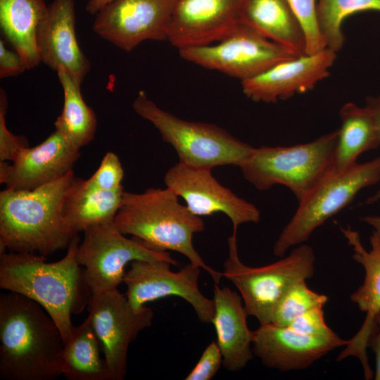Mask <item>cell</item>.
<instances>
[{
	"label": "cell",
	"instance_id": "cell-26",
	"mask_svg": "<svg viewBox=\"0 0 380 380\" xmlns=\"http://www.w3.org/2000/svg\"><path fill=\"white\" fill-rule=\"evenodd\" d=\"M89 316L74 326L62 353V375L68 380H114Z\"/></svg>",
	"mask_w": 380,
	"mask_h": 380
},
{
	"label": "cell",
	"instance_id": "cell-2",
	"mask_svg": "<svg viewBox=\"0 0 380 380\" xmlns=\"http://www.w3.org/2000/svg\"><path fill=\"white\" fill-rule=\"evenodd\" d=\"M77 235L66 255L55 262L34 253H0V288L39 304L56 323L64 343L74 325L71 316L81 313L91 297L84 270L77 262Z\"/></svg>",
	"mask_w": 380,
	"mask_h": 380
},
{
	"label": "cell",
	"instance_id": "cell-37",
	"mask_svg": "<svg viewBox=\"0 0 380 380\" xmlns=\"http://www.w3.org/2000/svg\"><path fill=\"white\" fill-rule=\"evenodd\" d=\"M365 106L372 115L380 143V95L367 97Z\"/></svg>",
	"mask_w": 380,
	"mask_h": 380
},
{
	"label": "cell",
	"instance_id": "cell-24",
	"mask_svg": "<svg viewBox=\"0 0 380 380\" xmlns=\"http://www.w3.org/2000/svg\"><path fill=\"white\" fill-rule=\"evenodd\" d=\"M47 10L45 0H0L1 32L23 58L27 70L34 68L40 63L36 31Z\"/></svg>",
	"mask_w": 380,
	"mask_h": 380
},
{
	"label": "cell",
	"instance_id": "cell-36",
	"mask_svg": "<svg viewBox=\"0 0 380 380\" xmlns=\"http://www.w3.org/2000/svg\"><path fill=\"white\" fill-rule=\"evenodd\" d=\"M376 331L369 339L368 347L371 348L375 355L376 369L374 379L380 380V312L375 317Z\"/></svg>",
	"mask_w": 380,
	"mask_h": 380
},
{
	"label": "cell",
	"instance_id": "cell-30",
	"mask_svg": "<svg viewBox=\"0 0 380 380\" xmlns=\"http://www.w3.org/2000/svg\"><path fill=\"white\" fill-rule=\"evenodd\" d=\"M298 18L306 39V53L312 54L327 48L319 30L315 0H288Z\"/></svg>",
	"mask_w": 380,
	"mask_h": 380
},
{
	"label": "cell",
	"instance_id": "cell-15",
	"mask_svg": "<svg viewBox=\"0 0 380 380\" xmlns=\"http://www.w3.org/2000/svg\"><path fill=\"white\" fill-rule=\"evenodd\" d=\"M337 53L326 48L280 62L241 81L243 93L255 102L276 103L312 89L329 75Z\"/></svg>",
	"mask_w": 380,
	"mask_h": 380
},
{
	"label": "cell",
	"instance_id": "cell-21",
	"mask_svg": "<svg viewBox=\"0 0 380 380\" xmlns=\"http://www.w3.org/2000/svg\"><path fill=\"white\" fill-rule=\"evenodd\" d=\"M213 293L215 314L211 323L222 353V366L229 372H238L253 357V331L248 327V315L240 294L217 284Z\"/></svg>",
	"mask_w": 380,
	"mask_h": 380
},
{
	"label": "cell",
	"instance_id": "cell-17",
	"mask_svg": "<svg viewBox=\"0 0 380 380\" xmlns=\"http://www.w3.org/2000/svg\"><path fill=\"white\" fill-rule=\"evenodd\" d=\"M241 0H176L167 40L178 49L220 42L239 23Z\"/></svg>",
	"mask_w": 380,
	"mask_h": 380
},
{
	"label": "cell",
	"instance_id": "cell-16",
	"mask_svg": "<svg viewBox=\"0 0 380 380\" xmlns=\"http://www.w3.org/2000/svg\"><path fill=\"white\" fill-rule=\"evenodd\" d=\"M341 232L351 246L353 258L365 270L363 283L350 296L361 312L366 313L365 321L356 334L348 340L344 349L336 360L355 357L361 362L366 379L373 377L367 355V348L372 336L376 331L375 317L380 312V239L375 232L369 237L371 248L367 251L362 244L357 231L350 225L340 227Z\"/></svg>",
	"mask_w": 380,
	"mask_h": 380
},
{
	"label": "cell",
	"instance_id": "cell-22",
	"mask_svg": "<svg viewBox=\"0 0 380 380\" xmlns=\"http://www.w3.org/2000/svg\"><path fill=\"white\" fill-rule=\"evenodd\" d=\"M239 23L253 28L296 56L307 54L304 32L288 0H241Z\"/></svg>",
	"mask_w": 380,
	"mask_h": 380
},
{
	"label": "cell",
	"instance_id": "cell-20",
	"mask_svg": "<svg viewBox=\"0 0 380 380\" xmlns=\"http://www.w3.org/2000/svg\"><path fill=\"white\" fill-rule=\"evenodd\" d=\"M40 62L53 70L63 67L82 85L90 63L80 49L75 33L74 0H53L36 31Z\"/></svg>",
	"mask_w": 380,
	"mask_h": 380
},
{
	"label": "cell",
	"instance_id": "cell-9",
	"mask_svg": "<svg viewBox=\"0 0 380 380\" xmlns=\"http://www.w3.org/2000/svg\"><path fill=\"white\" fill-rule=\"evenodd\" d=\"M83 232L75 259L84 267L91 295L118 289L123 282L125 266L134 260H164L174 266L179 264L169 252L153 249L135 236L126 237L114 221L91 226Z\"/></svg>",
	"mask_w": 380,
	"mask_h": 380
},
{
	"label": "cell",
	"instance_id": "cell-27",
	"mask_svg": "<svg viewBox=\"0 0 380 380\" xmlns=\"http://www.w3.org/2000/svg\"><path fill=\"white\" fill-rule=\"evenodd\" d=\"M63 91V107L54 125L65 140L77 150L89 144L94 138L97 119L81 94V86L63 67L56 71Z\"/></svg>",
	"mask_w": 380,
	"mask_h": 380
},
{
	"label": "cell",
	"instance_id": "cell-23",
	"mask_svg": "<svg viewBox=\"0 0 380 380\" xmlns=\"http://www.w3.org/2000/svg\"><path fill=\"white\" fill-rule=\"evenodd\" d=\"M122 186L113 190L89 188L77 177L63 205V217L76 234L103 222L114 221L123 198Z\"/></svg>",
	"mask_w": 380,
	"mask_h": 380
},
{
	"label": "cell",
	"instance_id": "cell-35",
	"mask_svg": "<svg viewBox=\"0 0 380 380\" xmlns=\"http://www.w3.org/2000/svg\"><path fill=\"white\" fill-rule=\"evenodd\" d=\"M27 70L23 58L15 51L6 48L4 41L0 40V77L17 76Z\"/></svg>",
	"mask_w": 380,
	"mask_h": 380
},
{
	"label": "cell",
	"instance_id": "cell-6",
	"mask_svg": "<svg viewBox=\"0 0 380 380\" xmlns=\"http://www.w3.org/2000/svg\"><path fill=\"white\" fill-rule=\"evenodd\" d=\"M132 107L154 125L185 165L211 170L227 165L239 167L254 148L215 125L182 120L164 110L142 90Z\"/></svg>",
	"mask_w": 380,
	"mask_h": 380
},
{
	"label": "cell",
	"instance_id": "cell-19",
	"mask_svg": "<svg viewBox=\"0 0 380 380\" xmlns=\"http://www.w3.org/2000/svg\"><path fill=\"white\" fill-rule=\"evenodd\" d=\"M80 156L55 129L43 142L20 150L12 164L0 161V183L13 190H33L72 171Z\"/></svg>",
	"mask_w": 380,
	"mask_h": 380
},
{
	"label": "cell",
	"instance_id": "cell-33",
	"mask_svg": "<svg viewBox=\"0 0 380 380\" xmlns=\"http://www.w3.org/2000/svg\"><path fill=\"white\" fill-rule=\"evenodd\" d=\"M322 308L318 306L305 312L287 327L296 332L309 336L329 337L336 335L326 324Z\"/></svg>",
	"mask_w": 380,
	"mask_h": 380
},
{
	"label": "cell",
	"instance_id": "cell-29",
	"mask_svg": "<svg viewBox=\"0 0 380 380\" xmlns=\"http://www.w3.org/2000/svg\"><path fill=\"white\" fill-rule=\"evenodd\" d=\"M327 300L326 295L311 290L305 281L298 282L289 288L279 300L272 323L287 327L298 316L312 308L324 306Z\"/></svg>",
	"mask_w": 380,
	"mask_h": 380
},
{
	"label": "cell",
	"instance_id": "cell-1",
	"mask_svg": "<svg viewBox=\"0 0 380 380\" xmlns=\"http://www.w3.org/2000/svg\"><path fill=\"white\" fill-rule=\"evenodd\" d=\"M64 341L56 323L37 302L0 294V379L52 380L62 375Z\"/></svg>",
	"mask_w": 380,
	"mask_h": 380
},
{
	"label": "cell",
	"instance_id": "cell-40",
	"mask_svg": "<svg viewBox=\"0 0 380 380\" xmlns=\"http://www.w3.org/2000/svg\"><path fill=\"white\" fill-rule=\"evenodd\" d=\"M380 200V187L377 191L372 196H369L365 202V204H372Z\"/></svg>",
	"mask_w": 380,
	"mask_h": 380
},
{
	"label": "cell",
	"instance_id": "cell-28",
	"mask_svg": "<svg viewBox=\"0 0 380 380\" xmlns=\"http://www.w3.org/2000/svg\"><path fill=\"white\" fill-rule=\"evenodd\" d=\"M365 11H380V0H319L317 20L327 48L337 53L343 46L341 26L350 15Z\"/></svg>",
	"mask_w": 380,
	"mask_h": 380
},
{
	"label": "cell",
	"instance_id": "cell-11",
	"mask_svg": "<svg viewBox=\"0 0 380 380\" xmlns=\"http://www.w3.org/2000/svg\"><path fill=\"white\" fill-rule=\"evenodd\" d=\"M164 260H134L125 272V296L136 310L153 300L177 296L189 303L201 322L211 323L215 314L213 298L205 297L198 288L201 267L189 262L179 271L170 270Z\"/></svg>",
	"mask_w": 380,
	"mask_h": 380
},
{
	"label": "cell",
	"instance_id": "cell-18",
	"mask_svg": "<svg viewBox=\"0 0 380 380\" xmlns=\"http://www.w3.org/2000/svg\"><path fill=\"white\" fill-rule=\"evenodd\" d=\"M347 343L338 334L309 336L269 323L260 324L253 331L252 350L265 367L284 372L306 369Z\"/></svg>",
	"mask_w": 380,
	"mask_h": 380
},
{
	"label": "cell",
	"instance_id": "cell-32",
	"mask_svg": "<svg viewBox=\"0 0 380 380\" xmlns=\"http://www.w3.org/2000/svg\"><path fill=\"white\" fill-rule=\"evenodd\" d=\"M8 98L3 88L0 89V161H13L18 153L28 147L25 137L15 135L8 130L6 124Z\"/></svg>",
	"mask_w": 380,
	"mask_h": 380
},
{
	"label": "cell",
	"instance_id": "cell-25",
	"mask_svg": "<svg viewBox=\"0 0 380 380\" xmlns=\"http://www.w3.org/2000/svg\"><path fill=\"white\" fill-rule=\"evenodd\" d=\"M341 125L332 157L329 172H340L357 163L364 152L380 146L372 115L364 106L348 102L339 113Z\"/></svg>",
	"mask_w": 380,
	"mask_h": 380
},
{
	"label": "cell",
	"instance_id": "cell-13",
	"mask_svg": "<svg viewBox=\"0 0 380 380\" xmlns=\"http://www.w3.org/2000/svg\"><path fill=\"white\" fill-rule=\"evenodd\" d=\"M176 0H113L96 14L93 30L125 51L146 40L167 39Z\"/></svg>",
	"mask_w": 380,
	"mask_h": 380
},
{
	"label": "cell",
	"instance_id": "cell-31",
	"mask_svg": "<svg viewBox=\"0 0 380 380\" xmlns=\"http://www.w3.org/2000/svg\"><path fill=\"white\" fill-rule=\"evenodd\" d=\"M124 170L118 156L108 151L103 158L96 171L90 178L84 180V184L100 190H113L122 185Z\"/></svg>",
	"mask_w": 380,
	"mask_h": 380
},
{
	"label": "cell",
	"instance_id": "cell-12",
	"mask_svg": "<svg viewBox=\"0 0 380 380\" xmlns=\"http://www.w3.org/2000/svg\"><path fill=\"white\" fill-rule=\"evenodd\" d=\"M87 308L114 380L124 379L129 347L141 331L151 327L154 316L152 309L146 306L134 309L125 294L118 289L91 295Z\"/></svg>",
	"mask_w": 380,
	"mask_h": 380
},
{
	"label": "cell",
	"instance_id": "cell-38",
	"mask_svg": "<svg viewBox=\"0 0 380 380\" xmlns=\"http://www.w3.org/2000/svg\"><path fill=\"white\" fill-rule=\"evenodd\" d=\"M113 0H88L85 10L91 15H96L105 6Z\"/></svg>",
	"mask_w": 380,
	"mask_h": 380
},
{
	"label": "cell",
	"instance_id": "cell-34",
	"mask_svg": "<svg viewBox=\"0 0 380 380\" xmlns=\"http://www.w3.org/2000/svg\"><path fill=\"white\" fill-rule=\"evenodd\" d=\"M222 365V356L215 341L204 349L198 362L184 378L185 380H210L217 374Z\"/></svg>",
	"mask_w": 380,
	"mask_h": 380
},
{
	"label": "cell",
	"instance_id": "cell-4",
	"mask_svg": "<svg viewBox=\"0 0 380 380\" xmlns=\"http://www.w3.org/2000/svg\"><path fill=\"white\" fill-rule=\"evenodd\" d=\"M114 224L124 234L135 236L151 248L173 251L207 272L219 284L222 272L208 265L193 245L194 234L204 229L201 217L178 201L170 188H149L143 193L125 191Z\"/></svg>",
	"mask_w": 380,
	"mask_h": 380
},
{
	"label": "cell",
	"instance_id": "cell-5",
	"mask_svg": "<svg viewBox=\"0 0 380 380\" xmlns=\"http://www.w3.org/2000/svg\"><path fill=\"white\" fill-rule=\"evenodd\" d=\"M338 134L336 129L305 144L254 148L239 167L258 190L283 185L300 202L329 171Z\"/></svg>",
	"mask_w": 380,
	"mask_h": 380
},
{
	"label": "cell",
	"instance_id": "cell-39",
	"mask_svg": "<svg viewBox=\"0 0 380 380\" xmlns=\"http://www.w3.org/2000/svg\"><path fill=\"white\" fill-rule=\"evenodd\" d=\"M360 220L371 226L380 239V216H365L361 217Z\"/></svg>",
	"mask_w": 380,
	"mask_h": 380
},
{
	"label": "cell",
	"instance_id": "cell-14",
	"mask_svg": "<svg viewBox=\"0 0 380 380\" xmlns=\"http://www.w3.org/2000/svg\"><path fill=\"white\" fill-rule=\"evenodd\" d=\"M211 170L178 162L167 171L164 182L185 201L193 214L199 217L225 214L232 221L234 234L241 224L258 223L260 220L258 208L220 184Z\"/></svg>",
	"mask_w": 380,
	"mask_h": 380
},
{
	"label": "cell",
	"instance_id": "cell-7",
	"mask_svg": "<svg viewBox=\"0 0 380 380\" xmlns=\"http://www.w3.org/2000/svg\"><path fill=\"white\" fill-rule=\"evenodd\" d=\"M229 256L222 276L239 290L248 316L260 324L272 323L274 310L284 293L295 284L311 278L315 273L312 248L300 244L285 258L272 264L253 267L239 258L236 234L228 239Z\"/></svg>",
	"mask_w": 380,
	"mask_h": 380
},
{
	"label": "cell",
	"instance_id": "cell-3",
	"mask_svg": "<svg viewBox=\"0 0 380 380\" xmlns=\"http://www.w3.org/2000/svg\"><path fill=\"white\" fill-rule=\"evenodd\" d=\"M76 179L72 170L33 190H2L0 253L8 249L46 256L68 248L78 234L68 226L63 210L67 194Z\"/></svg>",
	"mask_w": 380,
	"mask_h": 380
},
{
	"label": "cell",
	"instance_id": "cell-8",
	"mask_svg": "<svg viewBox=\"0 0 380 380\" xmlns=\"http://www.w3.org/2000/svg\"><path fill=\"white\" fill-rule=\"evenodd\" d=\"M380 179V156L358 163L340 172H327L300 202L291 220L273 246L282 258L291 247L305 242L326 220L350 204L362 189Z\"/></svg>",
	"mask_w": 380,
	"mask_h": 380
},
{
	"label": "cell",
	"instance_id": "cell-10",
	"mask_svg": "<svg viewBox=\"0 0 380 380\" xmlns=\"http://www.w3.org/2000/svg\"><path fill=\"white\" fill-rule=\"evenodd\" d=\"M184 60L243 81L295 57L290 50L239 23L215 45L178 49Z\"/></svg>",
	"mask_w": 380,
	"mask_h": 380
}]
</instances>
